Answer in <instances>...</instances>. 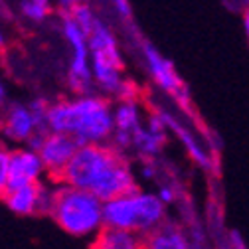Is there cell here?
<instances>
[{"instance_id":"1","label":"cell","mask_w":249,"mask_h":249,"mask_svg":"<svg viewBox=\"0 0 249 249\" xmlns=\"http://www.w3.org/2000/svg\"><path fill=\"white\" fill-rule=\"evenodd\" d=\"M48 129L66 133L79 144H109L115 131L113 107L103 95H75L50 103Z\"/></svg>"},{"instance_id":"2","label":"cell","mask_w":249,"mask_h":249,"mask_svg":"<svg viewBox=\"0 0 249 249\" xmlns=\"http://www.w3.org/2000/svg\"><path fill=\"white\" fill-rule=\"evenodd\" d=\"M168 220V206L157 192H135L123 194L109 202H103V224L115 230H127L139 235H146Z\"/></svg>"},{"instance_id":"3","label":"cell","mask_w":249,"mask_h":249,"mask_svg":"<svg viewBox=\"0 0 249 249\" xmlns=\"http://www.w3.org/2000/svg\"><path fill=\"white\" fill-rule=\"evenodd\" d=\"M52 220L73 237L95 235L103 230V200L93 192L68 184H55Z\"/></svg>"},{"instance_id":"4","label":"cell","mask_w":249,"mask_h":249,"mask_svg":"<svg viewBox=\"0 0 249 249\" xmlns=\"http://www.w3.org/2000/svg\"><path fill=\"white\" fill-rule=\"evenodd\" d=\"M121 154L123 152H119L111 144H81L61 174L59 184L75 186V188L91 192Z\"/></svg>"},{"instance_id":"5","label":"cell","mask_w":249,"mask_h":249,"mask_svg":"<svg viewBox=\"0 0 249 249\" xmlns=\"http://www.w3.org/2000/svg\"><path fill=\"white\" fill-rule=\"evenodd\" d=\"M61 34L68 46L71 48V59L68 68V87L73 95H87L91 93L93 73H91V48L85 30L75 22L70 12L61 14Z\"/></svg>"},{"instance_id":"6","label":"cell","mask_w":249,"mask_h":249,"mask_svg":"<svg viewBox=\"0 0 249 249\" xmlns=\"http://www.w3.org/2000/svg\"><path fill=\"white\" fill-rule=\"evenodd\" d=\"M139 52H141L142 64H144L152 83L160 91H164L168 97H172L180 111L190 113V109H192L190 91L186 87V83L182 81V77L178 75L172 61L157 46L150 44L144 38H139Z\"/></svg>"},{"instance_id":"7","label":"cell","mask_w":249,"mask_h":249,"mask_svg":"<svg viewBox=\"0 0 249 249\" xmlns=\"http://www.w3.org/2000/svg\"><path fill=\"white\" fill-rule=\"evenodd\" d=\"M162 119L166 121V127H168V133L174 135L178 139V142L182 144V148L188 152V157L192 159V162L202 168L204 172L208 174H213L217 170V154L210 148L208 141H206V135L204 133H196L192 127H188L182 117L166 111V109H159Z\"/></svg>"},{"instance_id":"8","label":"cell","mask_w":249,"mask_h":249,"mask_svg":"<svg viewBox=\"0 0 249 249\" xmlns=\"http://www.w3.org/2000/svg\"><path fill=\"white\" fill-rule=\"evenodd\" d=\"M79 141L71 135L66 133H53L48 131L44 142L38 148V154L46 166V172L50 174V180L59 184L61 174L68 168V164L71 162V159L75 157V152L79 150Z\"/></svg>"},{"instance_id":"9","label":"cell","mask_w":249,"mask_h":249,"mask_svg":"<svg viewBox=\"0 0 249 249\" xmlns=\"http://www.w3.org/2000/svg\"><path fill=\"white\" fill-rule=\"evenodd\" d=\"M113 117H115V131L109 144L119 152L127 154L129 150H133L135 137L146 123V119L142 117V107L137 99H123L117 101V105L113 107Z\"/></svg>"},{"instance_id":"10","label":"cell","mask_w":249,"mask_h":249,"mask_svg":"<svg viewBox=\"0 0 249 249\" xmlns=\"http://www.w3.org/2000/svg\"><path fill=\"white\" fill-rule=\"evenodd\" d=\"M44 131L40 129V124L30 109V105L24 103H10L0 117V135L10 142H18V144H28L32 141V137Z\"/></svg>"},{"instance_id":"11","label":"cell","mask_w":249,"mask_h":249,"mask_svg":"<svg viewBox=\"0 0 249 249\" xmlns=\"http://www.w3.org/2000/svg\"><path fill=\"white\" fill-rule=\"evenodd\" d=\"M44 172H46V166H44V162L40 159L38 150L30 148V146L10 150L8 190H18V188H22V186L38 184Z\"/></svg>"},{"instance_id":"12","label":"cell","mask_w":249,"mask_h":249,"mask_svg":"<svg viewBox=\"0 0 249 249\" xmlns=\"http://www.w3.org/2000/svg\"><path fill=\"white\" fill-rule=\"evenodd\" d=\"M87 38H89L91 53H101V55L113 59L115 64L124 68V59H123V53H121L119 40H117L115 32L111 30V26L103 18H99V16L95 18V22H93Z\"/></svg>"},{"instance_id":"13","label":"cell","mask_w":249,"mask_h":249,"mask_svg":"<svg viewBox=\"0 0 249 249\" xmlns=\"http://www.w3.org/2000/svg\"><path fill=\"white\" fill-rule=\"evenodd\" d=\"M144 249H190V241L178 220H168L144 235Z\"/></svg>"},{"instance_id":"14","label":"cell","mask_w":249,"mask_h":249,"mask_svg":"<svg viewBox=\"0 0 249 249\" xmlns=\"http://www.w3.org/2000/svg\"><path fill=\"white\" fill-rule=\"evenodd\" d=\"M42 184L22 186L18 190H8L2 198L4 206L16 215H40V202H42Z\"/></svg>"},{"instance_id":"15","label":"cell","mask_w":249,"mask_h":249,"mask_svg":"<svg viewBox=\"0 0 249 249\" xmlns=\"http://www.w3.org/2000/svg\"><path fill=\"white\" fill-rule=\"evenodd\" d=\"M89 249H144V237L135 231L103 226V230L93 237Z\"/></svg>"},{"instance_id":"16","label":"cell","mask_w":249,"mask_h":249,"mask_svg":"<svg viewBox=\"0 0 249 249\" xmlns=\"http://www.w3.org/2000/svg\"><path fill=\"white\" fill-rule=\"evenodd\" d=\"M20 14L30 22H44L52 14V0H20Z\"/></svg>"},{"instance_id":"17","label":"cell","mask_w":249,"mask_h":249,"mask_svg":"<svg viewBox=\"0 0 249 249\" xmlns=\"http://www.w3.org/2000/svg\"><path fill=\"white\" fill-rule=\"evenodd\" d=\"M70 14H71V16L75 18V22L85 30V34H89V30H91L93 22H95V18H97V14L91 10V6H89V4H81V6L73 8Z\"/></svg>"},{"instance_id":"18","label":"cell","mask_w":249,"mask_h":249,"mask_svg":"<svg viewBox=\"0 0 249 249\" xmlns=\"http://www.w3.org/2000/svg\"><path fill=\"white\" fill-rule=\"evenodd\" d=\"M8 176H10V150L0 146V198L8 190Z\"/></svg>"},{"instance_id":"19","label":"cell","mask_w":249,"mask_h":249,"mask_svg":"<svg viewBox=\"0 0 249 249\" xmlns=\"http://www.w3.org/2000/svg\"><path fill=\"white\" fill-rule=\"evenodd\" d=\"M113 10L117 12V16L124 22H131L133 20V6H131V0H109Z\"/></svg>"},{"instance_id":"20","label":"cell","mask_w":249,"mask_h":249,"mask_svg":"<svg viewBox=\"0 0 249 249\" xmlns=\"http://www.w3.org/2000/svg\"><path fill=\"white\" fill-rule=\"evenodd\" d=\"M81 4H87V0H57V6L61 8V12H71Z\"/></svg>"},{"instance_id":"21","label":"cell","mask_w":249,"mask_h":249,"mask_svg":"<svg viewBox=\"0 0 249 249\" xmlns=\"http://www.w3.org/2000/svg\"><path fill=\"white\" fill-rule=\"evenodd\" d=\"M241 26H243V34H245V38L249 42V6L241 12Z\"/></svg>"},{"instance_id":"22","label":"cell","mask_w":249,"mask_h":249,"mask_svg":"<svg viewBox=\"0 0 249 249\" xmlns=\"http://www.w3.org/2000/svg\"><path fill=\"white\" fill-rule=\"evenodd\" d=\"M6 85L2 83V81H0V111H4L8 105H6Z\"/></svg>"},{"instance_id":"23","label":"cell","mask_w":249,"mask_h":249,"mask_svg":"<svg viewBox=\"0 0 249 249\" xmlns=\"http://www.w3.org/2000/svg\"><path fill=\"white\" fill-rule=\"evenodd\" d=\"M6 40H4V34H2V30H0V48H4Z\"/></svg>"}]
</instances>
